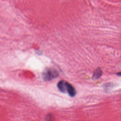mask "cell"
Masks as SVG:
<instances>
[{"label":"cell","mask_w":121,"mask_h":121,"mask_svg":"<svg viewBox=\"0 0 121 121\" xmlns=\"http://www.w3.org/2000/svg\"><path fill=\"white\" fill-rule=\"evenodd\" d=\"M57 86L60 91L63 93L67 92L70 96L73 97L76 95L77 93L75 88L65 80L60 81L57 84Z\"/></svg>","instance_id":"1"},{"label":"cell","mask_w":121,"mask_h":121,"mask_svg":"<svg viewBox=\"0 0 121 121\" xmlns=\"http://www.w3.org/2000/svg\"><path fill=\"white\" fill-rule=\"evenodd\" d=\"M59 76L58 72L53 69L48 68L44 71L43 73V78L44 80H51L57 78Z\"/></svg>","instance_id":"2"},{"label":"cell","mask_w":121,"mask_h":121,"mask_svg":"<svg viewBox=\"0 0 121 121\" xmlns=\"http://www.w3.org/2000/svg\"><path fill=\"white\" fill-rule=\"evenodd\" d=\"M102 74V71L101 69L100 68H98L97 69H96L93 75V78L94 79H97L99 78Z\"/></svg>","instance_id":"3"}]
</instances>
